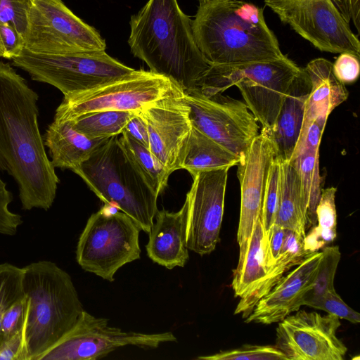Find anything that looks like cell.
<instances>
[{
  "instance_id": "6da1fadb",
  "label": "cell",
  "mask_w": 360,
  "mask_h": 360,
  "mask_svg": "<svg viewBox=\"0 0 360 360\" xmlns=\"http://www.w3.org/2000/svg\"><path fill=\"white\" fill-rule=\"evenodd\" d=\"M39 96L9 63L0 61V170L15 181L24 210H48L60 180L38 124Z\"/></svg>"
},
{
  "instance_id": "7a4b0ae2",
  "label": "cell",
  "mask_w": 360,
  "mask_h": 360,
  "mask_svg": "<svg viewBox=\"0 0 360 360\" xmlns=\"http://www.w3.org/2000/svg\"><path fill=\"white\" fill-rule=\"evenodd\" d=\"M129 25L131 52L150 72L169 78L184 93L198 90L210 65L195 42L192 19L177 0H148Z\"/></svg>"
},
{
  "instance_id": "3957f363",
  "label": "cell",
  "mask_w": 360,
  "mask_h": 360,
  "mask_svg": "<svg viewBox=\"0 0 360 360\" xmlns=\"http://www.w3.org/2000/svg\"><path fill=\"white\" fill-rule=\"evenodd\" d=\"M195 42L214 65L274 60L285 56L264 11L242 0H210L199 4L192 20Z\"/></svg>"
},
{
  "instance_id": "277c9868",
  "label": "cell",
  "mask_w": 360,
  "mask_h": 360,
  "mask_svg": "<svg viewBox=\"0 0 360 360\" xmlns=\"http://www.w3.org/2000/svg\"><path fill=\"white\" fill-rule=\"evenodd\" d=\"M22 270L20 360H37L74 327L84 309L71 276L56 263L41 260Z\"/></svg>"
},
{
  "instance_id": "5b68a950",
  "label": "cell",
  "mask_w": 360,
  "mask_h": 360,
  "mask_svg": "<svg viewBox=\"0 0 360 360\" xmlns=\"http://www.w3.org/2000/svg\"><path fill=\"white\" fill-rule=\"evenodd\" d=\"M73 172L105 204L149 233L158 212V195L119 140L109 137Z\"/></svg>"
},
{
  "instance_id": "8992f818",
  "label": "cell",
  "mask_w": 360,
  "mask_h": 360,
  "mask_svg": "<svg viewBox=\"0 0 360 360\" xmlns=\"http://www.w3.org/2000/svg\"><path fill=\"white\" fill-rule=\"evenodd\" d=\"M302 70L287 56L240 65H212L200 79L198 91L212 96L237 86L262 130L269 131L290 85Z\"/></svg>"
},
{
  "instance_id": "52a82bcc",
  "label": "cell",
  "mask_w": 360,
  "mask_h": 360,
  "mask_svg": "<svg viewBox=\"0 0 360 360\" xmlns=\"http://www.w3.org/2000/svg\"><path fill=\"white\" fill-rule=\"evenodd\" d=\"M140 231L128 215L105 205L90 216L79 236L76 248L78 264L112 282L121 267L140 259Z\"/></svg>"
},
{
  "instance_id": "ba28073f",
  "label": "cell",
  "mask_w": 360,
  "mask_h": 360,
  "mask_svg": "<svg viewBox=\"0 0 360 360\" xmlns=\"http://www.w3.org/2000/svg\"><path fill=\"white\" fill-rule=\"evenodd\" d=\"M13 66L32 79L59 89L64 96L94 89L135 71L105 51L66 54H43L24 48L12 59Z\"/></svg>"
},
{
  "instance_id": "9c48e42d",
  "label": "cell",
  "mask_w": 360,
  "mask_h": 360,
  "mask_svg": "<svg viewBox=\"0 0 360 360\" xmlns=\"http://www.w3.org/2000/svg\"><path fill=\"white\" fill-rule=\"evenodd\" d=\"M183 94L181 87L169 78L135 70L130 75L94 89L64 96L54 120H72L98 111L139 112L160 100Z\"/></svg>"
},
{
  "instance_id": "30bf717a",
  "label": "cell",
  "mask_w": 360,
  "mask_h": 360,
  "mask_svg": "<svg viewBox=\"0 0 360 360\" xmlns=\"http://www.w3.org/2000/svg\"><path fill=\"white\" fill-rule=\"evenodd\" d=\"M264 4L319 50L360 58V41L350 26L349 0H264Z\"/></svg>"
},
{
  "instance_id": "8fae6325",
  "label": "cell",
  "mask_w": 360,
  "mask_h": 360,
  "mask_svg": "<svg viewBox=\"0 0 360 360\" xmlns=\"http://www.w3.org/2000/svg\"><path fill=\"white\" fill-rule=\"evenodd\" d=\"M25 48L43 54L102 51L98 32L77 16L62 0H32Z\"/></svg>"
},
{
  "instance_id": "7c38bea8",
  "label": "cell",
  "mask_w": 360,
  "mask_h": 360,
  "mask_svg": "<svg viewBox=\"0 0 360 360\" xmlns=\"http://www.w3.org/2000/svg\"><path fill=\"white\" fill-rule=\"evenodd\" d=\"M176 341L169 331H124L109 326L108 319L97 318L84 310L74 327L37 360H96L125 346L155 349Z\"/></svg>"
},
{
  "instance_id": "4fadbf2b",
  "label": "cell",
  "mask_w": 360,
  "mask_h": 360,
  "mask_svg": "<svg viewBox=\"0 0 360 360\" xmlns=\"http://www.w3.org/2000/svg\"><path fill=\"white\" fill-rule=\"evenodd\" d=\"M192 126L240 157L259 135L258 121L245 103L222 94L184 93Z\"/></svg>"
},
{
  "instance_id": "5bb4252c",
  "label": "cell",
  "mask_w": 360,
  "mask_h": 360,
  "mask_svg": "<svg viewBox=\"0 0 360 360\" xmlns=\"http://www.w3.org/2000/svg\"><path fill=\"white\" fill-rule=\"evenodd\" d=\"M229 169L198 172L186 194V247L201 256L213 252L219 240Z\"/></svg>"
},
{
  "instance_id": "9a60e30c",
  "label": "cell",
  "mask_w": 360,
  "mask_h": 360,
  "mask_svg": "<svg viewBox=\"0 0 360 360\" xmlns=\"http://www.w3.org/2000/svg\"><path fill=\"white\" fill-rule=\"evenodd\" d=\"M340 319L298 310L278 322L275 346L288 360H342L347 352L338 338Z\"/></svg>"
},
{
  "instance_id": "2e32d148",
  "label": "cell",
  "mask_w": 360,
  "mask_h": 360,
  "mask_svg": "<svg viewBox=\"0 0 360 360\" xmlns=\"http://www.w3.org/2000/svg\"><path fill=\"white\" fill-rule=\"evenodd\" d=\"M276 155L267 131L261 130L248 149L240 156L237 176L240 186V218L237 232L241 266L257 219L262 215L266 184L271 163Z\"/></svg>"
},
{
  "instance_id": "e0dca14e",
  "label": "cell",
  "mask_w": 360,
  "mask_h": 360,
  "mask_svg": "<svg viewBox=\"0 0 360 360\" xmlns=\"http://www.w3.org/2000/svg\"><path fill=\"white\" fill-rule=\"evenodd\" d=\"M183 95L165 98L139 111L147 124L148 149L169 174L181 169L193 127Z\"/></svg>"
},
{
  "instance_id": "ac0fdd59",
  "label": "cell",
  "mask_w": 360,
  "mask_h": 360,
  "mask_svg": "<svg viewBox=\"0 0 360 360\" xmlns=\"http://www.w3.org/2000/svg\"><path fill=\"white\" fill-rule=\"evenodd\" d=\"M322 252L316 251L279 280L257 303L246 323L271 324L278 323L300 309L304 294L312 285Z\"/></svg>"
},
{
  "instance_id": "d6986e66",
  "label": "cell",
  "mask_w": 360,
  "mask_h": 360,
  "mask_svg": "<svg viewBox=\"0 0 360 360\" xmlns=\"http://www.w3.org/2000/svg\"><path fill=\"white\" fill-rule=\"evenodd\" d=\"M186 202L178 212H157L146 246L147 255L156 264L172 269L184 267L189 259L186 243Z\"/></svg>"
},
{
  "instance_id": "ffe728a7",
  "label": "cell",
  "mask_w": 360,
  "mask_h": 360,
  "mask_svg": "<svg viewBox=\"0 0 360 360\" xmlns=\"http://www.w3.org/2000/svg\"><path fill=\"white\" fill-rule=\"evenodd\" d=\"M310 89V80L303 68L290 85L274 127L267 131L275 147L276 156L282 160L289 161L292 156L302 130Z\"/></svg>"
},
{
  "instance_id": "44dd1931",
  "label": "cell",
  "mask_w": 360,
  "mask_h": 360,
  "mask_svg": "<svg viewBox=\"0 0 360 360\" xmlns=\"http://www.w3.org/2000/svg\"><path fill=\"white\" fill-rule=\"evenodd\" d=\"M304 68L309 76L311 89L306 101L298 141L312 122L319 117H328L330 112L349 96L345 84L335 76L330 61L323 58H315Z\"/></svg>"
},
{
  "instance_id": "7402d4cb",
  "label": "cell",
  "mask_w": 360,
  "mask_h": 360,
  "mask_svg": "<svg viewBox=\"0 0 360 360\" xmlns=\"http://www.w3.org/2000/svg\"><path fill=\"white\" fill-rule=\"evenodd\" d=\"M108 139H90L75 130L70 120H56L49 125L43 136L53 166L72 172Z\"/></svg>"
},
{
  "instance_id": "603a6c76",
  "label": "cell",
  "mask_w": 360,
  "mask_h": 360,
  "mask_svg": "<svg viewBox=\"0 0 360 360\" xmlns=\"http://www.w3.org/2000/svg\"><path fill=\"white\" fill-rule=\"evenodd\" d=\"M311 252L304 248V238L295 231L285 229L283 243L275 264L266 276L245 297L240 299L234 311L247 318L257 303L266 295L283 276L284 274L300 264Z\"/></svg>"
},
{
  "instance_id": "cb8c5ba5",
  "label": "cell",
  "mask_w": 360,
  "mask_h": 360,
  "mask_svg": "<svg viewBox=\"0 0 360 360\" xmlns=\"http://www.w3.org/2000/svg\"><path fill=\"white\" fill-rule=\"evenodd\" d=\"M306 223L299 174L290 161L281 160L280 198L274 224L304 238Z\"/></svg>"
},
{
  "instance_id": "d4e9b609",
  "label": "cell",
  "mask_w": 360,
  "mask_h": 360,
  "mask_svg": "<svg viewBox=\"0 0 360 360\" xmlns=\"http://www.w3.org/2000/svg\"><path fill=\"white\" fill-rule=\"evenodd\" d=\"M240 157L192 127L181 169L192 176L200 172L236 166Z\"/></svg>"
},
{
  "instance_id": "484cf974",
  "label": "cell",
  "mask_w": 360,
  "mask_h": 360,
  "mask_svg": "<svg viewBox=\"0 0 360 360\" xmlns=\"http://www.w3.org/2000/svg\"><path fill=\"white\" fill-rule=\"evenodd\" d=\"M267 245L261 215L256 221L243 262L233 270L231 288L235 297H245L266 276L264 255Z\"/></svg>"
},
{
  "instance_id": "4316f807",
  "label": "cell",
  "mask_w": 360,
  "mask_h": 360,
  "mask_svg": "<svg viewBox=\"0 0 360 360\" xmlns=\"http://www.w3.org/2000/svg\"><path fill=\"white\" fill-rule=\"evenodd\" d=\"M290 161L300 176L301 193L306 211L307 231L316 224V209L323 189L319 172V149L304 150Z\"/></svg>"
},
{
  "instance_id": "83f0119b",
  "label": "cell",
  "mask_w": 360,
  "mask_h": 360,
  "mask_svg": "<svg viewBox=\"0 0 360 360\" xmlns=\"http://www.w3.org/2000/svg\"><path fill=\"white\" fill-rule=\"evenodd\" d=\"M335 187L323 188L316 209V224L304 238V248L309 252L319 251L333 243L337 237Z\"/></svg>"
},
{
  "instance_id": "f1b7e54d",
  "label": "cell",
  "mask_w": 360,
  "mask_h": 360,
  "mask_svg": "<svg viewBox=\"0 0 360 360\" xmlns=\"http://www.w3.org/2000/svg\"><path fill=\"white\" fill-rule=\"evenodd\" d=\"M132 111H98L70 120L75 130L90 139H103L122 134L128 122L136 115Z\"/></svg>"
},
{
  "instance_id": "f546056e",
  "label": "cell",
  "mask_w": 360,
  "mask_h": 360,
  "mask_svg": "<svg viewBox=\"0 0 360 360\" xmlns=\"http://www.w3.org/2000/svg\"><path fill=\"white\" fill-rule=\"evenodd\" d=\"M119 140L156 194H161L167 186L171 174L148 148L134 140L124 131Z\"/></svg>"
},
{
  "instance_id": "4dcf8cb0",
  "label": "cell",
  "mask_w": 360,
  "mask_h": 360,
  "mask_svg": "<svg viewBox=\"0 0 360 360\" xmlns=\"http://www.w3.org/2000/svg\"><path fill=\"white\" fill-rule=\"evenodd\" d=\"M317 273L314 283L303 297V305H308L313 300L335 290L334 278L340 260L341 253L338 246H326L322 248Z\"/></svg>"
},
{
  "instance_id": "1f68e13d",
  "label": "cell",
  "mask_w": 360,
  "mask_h": 360,
  "mask_svg": "<svg viewBox=\"0 0 360 360\" xmlns=\"http://www.w3.org/2000/svg\"><path fill=\"white\" fill-rule=\"evenodd\" d=\"M280 189L281 160L276 155L269 170L262 210V221L268 244L278 211Z\"/></svg>"
},
{
  "instance_id": "d6a6232c",
  "label": "cell",
  "mask_w": 360,
  "mask_h": 360,
  "mask_svg": "<svg viewBox=\"0 0 360 360\" xmlns=\"http://www.w3.org/2000/svg\"><path fill=\"white\" fill-rule=\"evenodd\" d=\"M22 276V268L9 263L0 264V328L2 317L8 309L25 297Z\"/></svg>"
},
{
  "instance_id": "836d02e7",
  "label": "cell",
  "mask_w": 360,
  "mask_h": 360,
  "mask_svg": "<svg viewBox=\"0 0 360 360\" xmlns=\"http://www.w3.org/2000/svg\"><path fill=\"white\" fill-rule=\"evenodd\" d=\"M204 360H288L275 345H245L240 348L217 354L201 356Z\"/></svg>"
},
{
  "instance_id": "e575fe53",
  "label": "cell",
  "mask_w": 360,
  "mask_h": 360,
  "mask_svg": "<svg viewBox=\"0 0 360 360\" xmlns=\"http://www.w3.org/2000/svg\"><path fill=\"white\" fill-rule=\"evenodd\" d=\"M31 6L32 0H0V23L11 25L24 37Z\"/></svg>"
},
{
  "instance_id": "d590c367",
  "label": "cell",
  "mask_w": 360,
  "mask_h": 360,
  "mask_svg": "<svg viewBox=\"0 0 360 360\" xmlns=\"http://www.w3.org/2000/svg\"><path fill=\"white\" fill-rule=\"evenodd\" d=\"M307 306L323 310L335 315L339 319H345L352 323L360 322V314L349 307L336 292L331 290L323 296L311 302Z\"/></svg>"
},
{
  "instance_id": "8d00e7d4",
  "label": "cell",
  "mask_w": 360,
  "mask_h": 360,
  "mask_svg": "<svg viewBox=\"0 0 360 360\" xmlns=\"http://www.w3.org/2000/svg\"><path fill=\"white\" fill-rule=\"evenodd\" d=\"M25 48L24 39L13 27L0 23V57L12 60Z\"/></svg>"
},
{
  "instance_id": "74e56055",
  "label": "cell",
  "mask_w": 360,
  "mask_h": 360,
  "mask_svg": "<svg viewBox=\"0 0 360 360\" xmlns=\"http://www.w3.org/2000/svg\"><path fill=\"white\" fill-rule=\"evenodd\" d=\"M333 71L342 84L353 83L359 76V58L351 53H341L333 64Z\"/></svg>"
},
{
  "instance_id": "f35d334b",
  "label": "cell",
  "mask_w": 360,
  "mask_h": 360,
  "mask_svg": "<svg viewBox=\"0 0 360 360\" xmlns=\"http://www.w3.org/2000/svg\"><path fill=\"white\" fill-rule=\"evenodd\" d=\"M25 307V297L14 303L4 314L1 322V342L21 330Z\"/></svg>"
},
{
  "instance_id": "ab89813d",
  "label": "cell",
  "mask_w": 360,
  "mask_h": 360,
  "mask_svg": "<svg viewBox=\"0 0 360 360\" xmlns=\"http://www.w3.org/2000/svg\"><path fill=\"white\" fill-rule=\"evenodd\" d=\"M327 120L328 117H319L309 124L302 139L297 141L290 160L297 157L304 150L319 149Z\"/></svg>"
},
{
  "instance_id": "60d3db41",
  "label": "cell",
  "mask_w": 360,
  "mask_h": 360,
  "mask_svg": "<svg viewBox=\"0 0 360 360\" xmlns=\"http://www.w3.org/2000/svg\"><path fill=\"white\" fill-rule=\"evenodd\" d=\"M284 233V228L274 224L269 237L267 252L264 256V262L267 268V272L275 264L279 255L283 243Z\"/></svg>"
},
{
  "instance_id": "b9f144b4",
  "label": "cell",
  "mask_w": 360,
  "mask_h": 360,
  "mask_svg": "<svg viewBox=\"0 0 360 360\" xmlns=\"http://www.w3.org/2000/svg\"><path fill=\"white\" fill-rule=\"evenodd\" d=\"M134 140L146 148H149V138L147 124L139 111L127 124L124 130Z\"/></svg>"
},
{
  "instance_id": "7bdbcfd3",
  "label": "cell",
  "mask_w": 360,
  "mask_h": 360,
  "mask_svg": "<svg viewBox=\"0 0 360 360\" xmlns=\"http://www.w3.org/2000/svg\"><path fill=\"white\" fill-rule=\"evenodd\" d=\"M22 347L21 330L0 343V360H20Z\"/></svg>"
},
{
  "instance_id": "ee69618b",
  "label": "cell",
  "mask_w": 360,
  "mask_h": 360,
  "mask_svg": "<svg viewBox=\"0 0 360 360\" xmlns=\"http://www.w3.org/2000/svg\"><path fill=\"white\" fill-rule=\"evenodd\" d=\"M351 20L358 34L360 32V0H349Z\"/></svg>"
},
{
  "instance_id": "f6af8a7d",
  "label": "cell",
  "mask_w": 360,
  "mask_h": 360,
  "mask_svg": "<svg viewBox=\"0 0 360 360\" xmlns=\"http://www.w3.org/2000/svg\"><path fill=\"white\" fill-rule=\"evenodd\" d=\"M198 2H199V4H203V3H205L208 1H210V0H198Z\"/></svg>"
}]
</instances>
